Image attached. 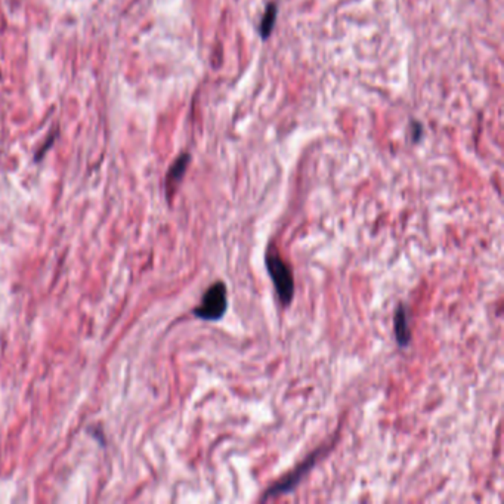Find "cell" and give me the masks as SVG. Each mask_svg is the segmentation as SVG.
I'll return each instance as SVG.
<instances>
[{"instance_id": "1", "label": "cell", "mask_w": 504, "mask_h": 504, "mask_svg": "<svg viewBox=\"0 0 504 504\" xmlns=\"http://www.w3.org/2000/svg\"><path fill=\"white\" fill-rule=\"evenodd\" d=\"M265 265L278 299L284 307H287V304L291 303L293 298H295V280H293V272L290 266L281 258L274 244H271L266 250Z\"/></svg>"}, {"instance_id": "2", "label": "cell", "mask_w": 504, "mask_h": 504, "mask_svg": "<svg viewBox=\"0 0 504 504\" xmlns=\"http://www.w3.org/2000/svg\"><path fill=\"white\" fill-rule=\"evenodd\" d=\"M228 309V290L225 282L216 281L203 295L202 303L194 309L197 318L204 321H217Z\"/></svg>"}, {"instance_id": "3", "label": "cell", "mask_w": 504, "mask_h": 504, "mask_svg": "<svg viewBox=\"0 0 504 504\" xmlns=\"http://www.w3.org/2000/svg\"><path fill=\"white\" fill-rule=\"evenodd\" d=\"M321 453H322V448L318 449V451H315V453H312L311 456H308L307 460L302 461V463L296 469H293L291 472H289L286 476H282L280 481H277L274 485H271L265 491L264 497H262L260 500L266 501L269 498L280 497V496H284V494H289V492H291L300 484V481H303V476L307 475L308 472L313 467L315 461L318 460Z\"/></svg>"}, {"instance_id": "4", "label": "cell", "mask_w": 504, "mask_h": 504, "mask_svg": "<svg viewBox=\"0 0 504 504\" xmlns=\"http://www.w3.org/2000/svg\"><path fill=\"white\" fill-rule=\"evenodd\" d=\"M394 334L396 343L401 348H407L411 342V329H409V312L407 304H398L394 313Z\"/></svg>"}, {"instance_id": "5", "label": "cell", "mask_w": 504, "mask_h": 504, "mask_svg": "<svg viewBox=\"0 0 504 504\" xmlns=\"http://www.w3.org/2000/svg\"><path fill=\"white\" fill-rule=\"evenodd\" d=\"M190 160H191L190 154L180 155L175 160V163L171 166L169 172H167V175H166V194L169 198L175 194L176 188L180 186L182 177L186 172V167H188V164H190Z\"/></svg>"}, {"instance_id": "6", "label": "cell", "mask_w": 504, "mask_h": 504, "mask_svg": "<svg viewBox=\"0 0 504 504\" xmlns=\"http://www.w3.org/2000/svg\"><path fill=\"white\" fill-rule=\"evenodd\" d=\"M275 19H277V5L269 3L266 6L265 15H264V18H262L260 28H259L262 39H268L271 36L272 28H274V24H275Z\"/></svg>"}]
</instances>
